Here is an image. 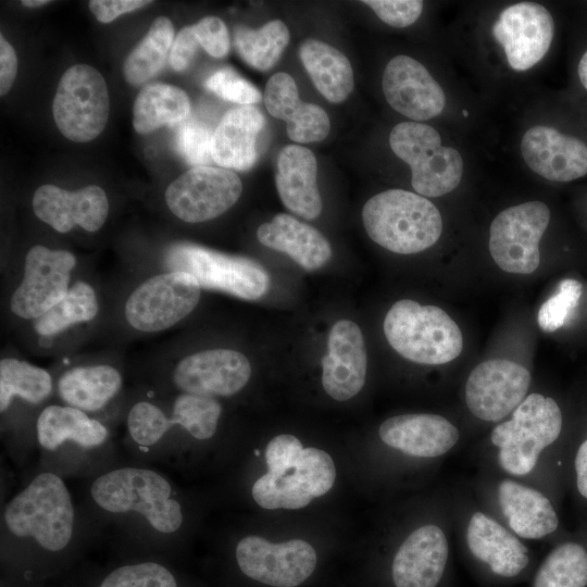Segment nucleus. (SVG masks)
Instances as JSON below:
<instances>
[{
	"label": "nucleus",
	"instance_id": "obj_17",
	"mask_svg": "<svg viewBox=\"0 0 587 587\" xmlns=\"http://www.w3.org/2000/svg\"><path fill=\"white\" fill-rule=\"evenodd\" d=\"M492 34L503 47L510 67L526 71L548 52L554 35V21L544 5L519 2L500 13Z\"/></svg>",
	"mask_w": 587,
	"mask_h": 587
},
{
	"label": "nucleus",
	"instance_id": "obj_20",
	"mask_svg": "<svg viewBox=\"0 0 587 587\" xmlns=\"http://www.w3.org/2000/svg\"><path fill=\"white\" fill-rule=\"evenodd\" d=\"M53 378L59 403L99 420L117 401L124 388L122 371L109 362L76 363Z\"/></svg>",
	"mask_w": 587,
	"mask_h": 587
},
{
	"label": "nucleus",
	"instance_id": "obj_34",
	"mask_svg": "<svg viewBox=\"0 0 587 587\" xmlns=\"http://www.w3.org/2000/svg\"><path fill=\"white\" fill-rule=\"evenodd\" d=\"M190 113V101L186 92L173 85H147L137 95L133 109V126L146 135L167 125L185 122Z\"/></svg>",
	"mask_w": 587,
	"mask_h": 587
},
{
	"label": "nucleus",
	"instance_id": "obj_51",
	"mask_svg": "<svg viewBox=\"0 0 587 587\" xmlns=\"http://www.w3.org/2000/svg\"><path fill=\"white\" fill-rule=\"evenodd\" d=\"M573 473L575 489L578 496L587 502V435L575 449Z\"/></svg>",
	"mask_w": 587,
	"mask_h": 587
},
{
	"label": "nucleus",
	"instance_id": "obj_40",
	"mask_svg": "<svg viewBox=\"0 0 587 587\" xmlns=\"http://www.w3.org/2000/svg\"><path fill=\"white\" fill-rule=\"evenodd\" d=\"M98 587H178V582L166 565L146 560L116 566Z\"/></svg>",
	"mask_w": 587,
	"mask_h": 587
},
{
	"label": "nucleus",
	"instance_id": "obj_29",
	"mask_svg": "<svg viewBox=\"0 0 587 587\" xmlns=\"http://www.w3.org/2000/svg\"><path fill=\"white\" fill-rule=\"evenodd\" d=\"M264 125L263 114L254 107L227 111L213 133V162L228 170L250 168L258 159L257 139Z\"/></svg>",
	"mask_w": 587,
	"mask_h": 587
},
{
	"label": "nucleus",
	"instance_id": "obj_33",
	"mask_svg": "<svg viewBox=\"0 0 587 587\" xmlns=\"http://www.w3.org/2000/svg\"><path fill=\"white\" fill-rule=\"evenodd\" d=\"M99 313L97 290L89 282L77 279L60 302L32 322L33 330L41 342L52 341L75 327L92 322Z\"/></svg>",
	"mask_w": 587,
	"mask_h": 587
},
{
	"label": "nucleus",
	"instance_id": "obj_14",
	"mask_svg": "<svg viewBox=\"0 0 587 587\" xmlns=\"http://www.w3.org/2000/svg\"><path fill=\"white\" fill-rule=\"evenodd\" d=\"M242 183L232 170L196 166L165 190L170 211L186 223H202L228 211L240 198Z\"/></svg>",
	"mask_w": 587,
	"mask_h": 587
},
{
	"label": "nucleus",
	"instance_id": "obj_4",
	"mask_svg": "<svg viewBox=\"0 0 587 587\" xmlns=\"http://www.w3.org/2000/svg\"><path fill=\"white\" fill-rule=\"evenodd\" d=\"M362 221L374 242L400 254L432 247L442 232V218L435 204L403 189H388L370 198L362 209Z\"/></svg>",
	"mask_w": 587,
	"mask_h": 587
},
{
	"label": "nucleus",
	"instance_id": "obj_25",
	"mask_svg": "<svg viewBox=\"0 0 587 587\" xmlns=\"http://www.w3.org/2000/svg\"><path fill=\"white\" fill-rule=\"evenodd\" d=\"M264 102L273 117L286 122L287 135L295 142H317L329 133L327 113L314 103L301 101L297 84L287 73L279 72L270 77Z\"/></svg>",
	"mask_w": 587,
	"mask_h": 587
},
{
	"label": "nucleus",
	"instance_id": "obj_37",
	"mask_svg": "<svg viewBox=\"0 0 587 587\" xmlns=\"http://www.w3.org/2000/svg\"><path fill=\"white\" fill-rule=\"evenodd\" d=\"M587 549L575 540L554 547L534 578V587H586Z\"/></svg>",
	"mask_w": 587,
	"mask_h": 587
},
{
	"label": "nucleus",
	"instance_id": "obj_18",
	"mask_svg": "<svg viewBox=\"0 0 587 587\" xmlns=\"http://www.w3.org/2000/svg\"><path fill=\"white\" fill-rule=\"evenodd\" d=\"M35 215L61 234L79 226L86 232L99 230L109 215L105 191L89 185L74 191L54 185L38 187L32 199Z\"/></svg>",
	"mask_w": 587,
	"mask_h": 587
},
{
	"label": "nucleus",
	"instance_id": "obj_5",
	"mask_svg": "<svg viewBox=\"0 0 587 587\" xmlns=\"http://www.w3.org/2000/svg\"><path fill=\"white\" fill-rule=\"evenodd\" d=\"M383 327L389 345L415 363L445 364L458 358L463 348L459 326L435 305L399 300L388 310Z\"/></svg>",
	"mask_w": 587,
	"mask_h": 587
},
{
	"label": "nucleus",
	"instance_id": "obj_12",
	"mask_svg": "<svg viewBox=\"0 0 587 587\" xmlns=\"http://www.w3.org/2000/svg\"><path fill=\"white\" fill-rule=\"evenodd\" d=\"M550 221L541 201H529L500 212L489 229V251L496 264L513 274H530L539 265V241Z\"/></svg>",
	"mask_w": 587,
	"mask_h": 587
},
{
	"label": "nucleus",
	"instance_id": "obj_47",
	"mask_svg": "<svg viewBox=\"0 0 587 587\" xmlns=\"http://www.w3.org/2000/svg\"><path fill=\"white\" fill-rule=\"evenodd\" d=\"M200 46L214 58L225 57L230 48L226 25L216 16H205L192 25Z\"/></svg>",
	"mask_w": 587,
	"mask_h": 587
},
{
	"label": "nucleus",
	"instance_id": "obj_22",
	"mask_svg": "<svg viewBox=\"0 0 587 587\" xmlns=\"http://www.w3.org/2000/svg\"><path fill=\"white\" fill-rule=\"evenodd\" d=\"M521 153L527 166L553 182H571L587 174V146L549 126H534L523 136Z\"/></svg>",
	"mask_w": 587,
	"mask_h": 587
},
{
	"label": "nucleus",
	"instance_id": "obj_28",
	"mask_svg": "<svg viewBox=\"0 0 587 587\" xmlns=\"http://www.w3.org/2000/svg\"><path fill=\"white\" fill-rule=\"evenodd\" d=\"M498 503L510 530L524 539L547 537L559 527L558 513L541 491L513 479L497 488Z\"/></svg>",
	"mask_w": 587,
	"mask_h": 587
},
{
	"label": "nucleus",
	"instance_id": "obj_30",
	"mask_svg": "<svg viewBox=\"0 0 587 587\" xmlns=\"http://www.w3.org/2000/svg\"><path fill=\"white\" fill-rule=\"evenodd\" d=\"M257 238L263 246L286 253L309 272L319 270L332 257V247L320 230L286 213L261 224Z\"/></svg>",
	"mask_w": 587,
	"mask_h": 587
},
{
	"label": "nucleus",
	"instance_id": "obj_42",
	"mask_svg": "<svg viewBox=\"0 0 587 587\" xmlns=\"http://www.w3.org/2000/svg\"><path fill=\"white\" fill-rule=\"evenodd\" d=\"M583 286L574 278H564L559 285L557 292L545 301L537 315L539 327L544 332H554L566 323L572 312L576 309L582 297Z\"/></svg>",
	"mask_w": 587,
	"mask_h": 587
},
{
	"label": "nucleus",
	"instance_id": "obj_19",
	"mask_svg": "<svg viewBox=\"0 0 587 587\" xmlns=\"http://www.w3.org/2000/svg\"><path fill=\"white\" fill-rule=\"evenodd\" d=\"M382 85L390 107L411 120H429L445 108L442 88L426 67L411 57L392 58L385 67Z\"/></svg>",
	"mask_w": 587,
	"mask_h": 587
},
{
	"label": "nucleus",
	"instance_id": "obj_7",
	"mask_svg": "<svg viewBox=\"0 0 587 587\" xmlns=\"http://www.w3.org/2000/svg\"><path fill=\"white\" fill-rule=\"evenodd\" d=\"M201 286L189 273L163 271L140 280L126 296L123 319L139 334L167 330L198 305Z\"/></svg>",
	"mask_w": 587,
	"mask_h": 587
},
{
	"label": "nucleus",
	"instance_id": "obj_13",
	"mask_svg": "<svg viewBox=\"0 0 587 587\" xmlns=\"http://www.w3.org/2000/svg\"><path fill=\"white\" fill-rule=\"evenodd\" d=\"M251 377V365L240 351L213 348L179 358L165 373V385L176 392L217 399L240 392Z\"/></svg>",
	"mask_w": 587,
	"mask_h": 587
},
{
	"label": "nucleus",
	"instance_id": "obj_23",
	"mask_svg": "<svg viewBox=\"0 0 587 587\" xmlns=\"http://www.w3.org/2000/svg\"><path fill=\"white\" fill-rule=\"evenodd\" d=\"M449 558L441 527L426 524L414 529L397 550L391 576L396 587H437Z\"/></svg>",
	"mask_w": 587,
	"mask_h": 587
},
{
	"label": "nucleus",
	"instance_id": "obj_15",
	"mask_svg": "<svg viewBox=\"0 0 587 587\" xmlns=\"http://www.w3.org/2000/svg\"><path fill=\"white\" fill-rule=\"evenodd\" d=\"M240 571L251 579L273 587H296L311 576L316 567L314 548L302 539L272 544L249 535L236 546Z\"/></svg>",
	"mask_w": 587,
	"mask_h": 587
},
{
	"label": "nucleus",
	"instance_id": "obj_52",
	"mask_svg": "<svg viewBox=\"0 0 587 587\" xmlns=\"http://www.w3.org/2000/svg\"><path fill=\"white\" fill-rule=\"evenodd\" d=\"M577 72L582 85L587 89V50L579 60Z\"/></svg>",
	"mask_w": 587,
	"mask_h": 587
},
{
	"label": "nucleus",
	"instance_id": "obj_36",
	"mask_svg": "<svg viewBox=\"0 0 587 587\" xmlns=\"http://www.w3.org/2000/svg\"><path fill=\"white\" fill-rule=\"evenodd\" d=\"M289 38V29L280 20L270 21L259 29L240 25L234 32V43L240 58L261 72L271 70L278 62Z\"/></svg>",
	"mask_w": 587,
	"mask_h": 587
},
{
	"label": "nucleus",
	"instance_id": "obj_32",
	"mask_svg": "<svg viewBox=\"0 0 587 587\" xmlns=\"http://www.w3.org/2000/svg\"><path fill=\"white\" fill-rule=\"evenodd\" d=\"M300 60L319 92L329 102L347 99L354 85L348 58L333 46L317 39H305L299 48Z\"/></svg>",
	"mask_w": 587,
	"mask_h": 587
},
{
	"label": "nucleus",
	"instance_id": "obj_50",
	"mask_svg": "<svg viewBox=\"0 0 587 587\" xmlns=\"http://www.w3.org/2000/svg\"><path fill=\"white\" fill-rule=\"evenodd\" d=\"M17 74V58L13 47L0 36V95L11 89Z\"/></svg>",
	"mask_w": 587,
	"mask_h": 587
},
{
	"label": "nucleus",
	"instance_id": "obj_39",
	"mask_svg": "<svg viewBox=\"0 0 587 587\" xmlns=\"http://www.w3.org/2000/svg\"><path fill=\"white\" fill-rule=\"evenodd\" d=\"M251 495L258 505L268 510L301 509L313 499L292 473L277 475L267 472L254 482Z\"/></svg>",
	"mask_w": 587,
	"mask_h": 587
},
{
	"label": "nucleus",
	"instance_id": "obj_38",
	"mask_svg": "<svg viewBox=\"0 0 587 587\" xmlns=\"http://www.w3.org/2000/svg\"><path fill=\"white\" fill-rule=\"evenodd\" d=\"M165 394L191 439L207 441L215 436L223 413L217 399L182 392Z\"/></svg>",
	"mask_w": 587,
	"mask_h": 587
},
{
	"label": "nucleus",
	"instance_id": "obj_6",
	"mask_svg": "<svg viewBox=\"0 0 587 587\" xmlns=\"http://www.w3.org/2000/svg\"><path fill=\"white\" fill-rule=\"evenodd\" d=\"M562 428V411L554 399L541 394L526 396L512 417L491 432L500 467L514 476L527 475L542 451L558 440Z\"/></svg>",
	"mask_w": 587,
	"mask_h": 587
},
{
	"label": "nucleus",
	"instance_id": "obj_43",
	"mask_svg": "<svg viewBox=\"0 0 587 587\" xmlns=\"http://www.w3.org/2000/svg\"><path fill=\"white\" fill-rule=\"evenodd\" d=\"M213 133L205 125L188 121L179 124L175 143L178 152L191 165L209 166L212 158Z\"/></svg>",
	"mask_w": 587,
	"mask_h": 587
},
{
	"label": "nucleus",
	"instance_id": "obj_8",
	"mask_svg": "<svg viewBox=\"0 0 587 587\" xmlns=\"http://www.w3.org/2000/svg\"><path fill=\"white\" fill-rule=\"evenodd\" d=\"M389 145L394 153L411 167V184L416 193L440 197L460 184L462 157L457 149L442 146L439 133L430 125L399 123L390 132Z\"/></svg>",
	"mask_w": 587,
	"mask_h": 587
},
{
	"label": "nucleus",
	"instance_id": "obj_9",
	"mask_svg": "<svg viewBox=\"0 0 587 587\" xmlns=\"http://www.w3.org/2000/svg\"><path fill=\"white\" fill-rule=\"evenodd\" d=\"M165 270L191 274L203 289L218 290L243 300H258L270 287L265 268L252 259L218 252L191 242L172 245Z\"/></svg>",
	"mask_w": 587,
	"mask_h": 587
},
{
	"label": "nucleus",
	"instance_id": "obj_41",
	"mask_svg": "<svg viewBox=\"0 0 587 587\" xmlns=\"http://www.w3.org/2000/svg\"><path fill=\"white\" fill-rule=\"evenodd\" d=\"M291 473L313 498L325 495L336 478L332 457L317 448H304Z\"/></svg>",
	"mask_w": 587,
	"mask_h": 587
},
{
	"label": "nucleus",
	"instance_id": "obj_16",
	"mask_svg": "<svg viewBox=\"0 0 587 587\" xmlns=\"http://www.w3.org/2000/svg\"><path fill=\"white\" fill-rule=\"evenodd\" d=\"M530 385L528 370L505 359L487 360L470 374L465 385V402L473 415L497 422L524 400Z\"/></svg>",
	"mask_w": 587,
	"mask_h": 587
},
{
	"label": "nucleus",
	"instance_id": "obj_2",
	"mask_svg": "<svg viewBox=\"0 0 587 587\" xmlns=\"http://www.w3.org/2000/svg\"><path fill=\"white\" fill-rule=\"evenodd\" d=\"M84 524L62 476L40 469L1 511L2 550L55 558L85 537Z\"/></svg>",
	"mask_w": 587,
	"mask_h": 587
},
{
	"label": "nucleus",
	"instance_id": "obj_3",
	"mask_svg": "<svg viewBox=\"0 0 587 587\" xmlns=\"http://www.w3.org/2000/svg\"><path fill=\"white\" fill-rule=\"evenodd\" d=\"M40 466L59 474L96 476L113 466L111 430L104 422L78 409L49 403L35 423Z\"/></svg>",
	"mask_w": 587,
	"mask_h": 587
},
{
	"label": "nucleus",
	"instance_id": "obj_48",
	"mask_svg": "<svg viewBox=\"0 0 587 587\" xmlns=\"http://www.w3.org/2000/svg\"><path fill=\"white\" fill-rule=\"evenodd\" d=\"M199 46L192 25L182 28L173 40L168 55L172 68L178 72L186 70L195 58Z\"/></svg>",
	"mask_w": 587,
	"mask_h": 587
},
{
	"label": "nucleus",
	"instance_id": "obj_35",
	"mask_svg": "<svg viewBox=\"0 0 587 587\" xmlns=\"http://www.w3.org/2000/svg\"><path fill=\"white\" fill-rule=\"evenodd\" d=\"M174 38L172 22L165 16L157 17L125 59L123 73L126 82L139 86L159 73L170 55Z\"/></svg>",
	"mask_w": 587,
	"mask_h": 587
},
{
	"label": "nucleus",
	"instance_id": "obj_27",
	"mask_svg": "<svg viewBox=\"0 0 587 587\" xmlns=\"http://www.w3.org/2000/svg\"><path fill=\"white\" fill-rule=\"evenodd\" d=\"M317 163L313 152L299 145L284 147L277 158L276 189L284 205L305 220L322 212L316 182Z\"/></svg>",
	"mask_w": 587,
	"mask_h": 587
},
{
	"label": "nucleus",
	"instance_id": "obj_26",
	"mask_svg": "<svg viewBox=\"0 0 587 587\" xmlns=\"http://www.w3.org/2000/svg\"><path fill=\"white\" fill-rule=\"evenodd\" d=\"M465 536L470 552L498 576H517L528 565V550L517 536L480 511L471 515Z\"/></svg>",
	"mask_w": 587,
	"mask_h": 587
},
{
	"label": "nucleus",
	"instance_id": "obj_24",
	"mask_svg": "<svg viewBox=\"0 0 587 587\" xmlns=\"http://www.w3.org/2000/svg\"><path fill=\"white\" fill-rule=\"evenodd\" d=\"M387 446L417 458H437L459 441V429L438 414L396 415L384 421L378 430Z\"/></svg>",
	"mask_w": 587,
	"mask_h": 587
},
{
	"label": "nucleus",
	"instance_id": "obj_44",
	"mask_svg": "<svg viewBox=\"0 0 587 587\" xmlns=\"http://www.w3.org/2000/svg\"><path fill=\"white\" fill-rule=\"evenodd\" d=\"M210 91L224 100L250 105L261 100V92L232 68H222L212 74L204 83Z\"/></svg>",
	"mask_w": 587,
	"mask_h": 587
},
{
	"label": "nucleus",
	"instance_id": "obj_45",
	"mask_svg": "<svg viewBox=\"0 0 587 587\" xmlns=\"http://www.w3.org/2000/svg\"><path fill=\"white\" fill-rule=\"evenodd\" d=\"M304 448L294 435L275 436L265 448V461L268 472L277 475L291 473Z\"/></svg>",
	"mask_w": 587,
	"mask_h": 587
},
{
	"label": "nucleus",
	"instance_id": "obj_49",
	"mask_svg": "<svg viewBox=\"0 0 587 587\" xmlns=\"http://www.w3.org/2000/svg\"><path fill=\"white\" fill-rule=\"evenodd\" d=\"M151 1L146 0H91L88 5L101 23H110L117 16L140 9Z\"/></svg>",
	"mask_w": 587,
	"mask_h": 587
},
{
	"label": "nucleus",
	"instance_id": "obj_46",
	"mask_svg": "<svg viewBox=\"0 0 587 587\" xmlns=\"http://www.w3.org/2000/svg\"><path fill=\"white\" fill-rule=\"evenodd\" d=\"M375 14L392 27H407L420 17L423 1L420 0H364Z\"/></svg>",
	"mask_w": 587,
	"mask_h": 587
},
{
	"label": "nucleus",
	"instance_id": "obj_10",
	"mask_svg": "<svg viewBox=\"0 0 587 587\" xmlns=\"http://www.w3.org/2000/svg\"><path fill=\"white\" fill-rule=\"evenodd\" d=\"M110 112L107 83L95 67L75 64L60 78L52 113L58 129L67 139L87 142L104 129Z\"/></svg>",
	"mask_w": 587,
	"mask_h": 587
},
{
	"label": "nucleus",
	"instance_id": "obj_31",
	"mask_svg": "<svg viewBox=\"0 0 587 587\" xmlns=\"http://www.w3.org/2000/svg\"><path fill=\"white\" fill-rule=\"evenodd\" d=\"M53 396L54 378L48 370L16 357L1 358V421L21 404L23 410L38 415Z\"/></svg>",
	"mask_w": 587,
	"mask_h": 587
},
{
	"label": "nucleus",
	"instance_id": "obj_21",
	"mask_svg": "<svg viewBox=\"0 0 587 587\" xmlns=\"http://www.w3.org/2000/svg\"><path fill=\"white\" fill-rule=\"evenodd\" d=\"M366 369V350L360 327L349 320L336 322L322 359L324 390L337 401L351 399L363 388Z\"/></svg>",
	"mask_w": 587,
	"mask_h": 587
},
{
	"label": "nucleus",
	"instance_id": "obj_11",
	"mask_svg": "<svg viewBox=\"0 0 587 587\" xmlns=\"http://www.w3.org/2000/svg\"><path fill=\"white\" fill-rule=\"evenodd\" d=\"M77 260L64 249L43 245L30 247L22 266V276L9 299V310L17 319L33 322L43 315L70 290Z\"/></svg>",
	"mask_w": 587,
	"mask_h": 587
},
{
	"label": "nucleus",
	"instance_id": "obj_1",
	"mask_svg": "<svg viewBox=\"0 0 587 587\" xmlns=\"http://www.w3.org/2000/svg\"><path fill=\"white\" fill-rule=\"evenodd\" d=\"M93 515L130 539L168 545L186 523L179 492L162 472L143 465L113 466L88 487Z\"/></svg>",
	"mask_w": 587,
	"mask_h": 587
},
{
	"label": "nucleus",
	"instance_id": "obj_53",
	"mask_svg": "<svg viewBox=\"0 0 587 587\" xmlns=\"http://www.w3.org/2000/svg\"><path fill=\"white\" fill-rule=\"evenodd\" d=\"M50 3L48 0H23L22 4L28 8H38Z\"/></svg>",
	"mask_w": 587,
	"mask_h": 587
}]
</instances>
